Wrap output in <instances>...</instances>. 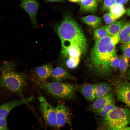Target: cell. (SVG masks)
Returning <instances> with one entry per match:
<instances>
[{
    "label": "cell",
    "instance_id": "3",
    "mask_svg": "<svg viewBox=\"0 0 130 130\" xmlns=\"http://www.w3.org/2000/svg\"><path fill=\"white\" fill-rule=\"evenodd\" d=\"M12 63H5L0 75V87L20 95L26 84L25 76L14 71Z\"/></svg>",
    "mask_w": 130,
    "mask_h": 130
},
{
    "label": "cell",
    "instance_id": "26",
    "mask_svg": "<svg viewBox=\"0 0 130 130\" xmlns=\"http://www.w3.org/2000/svg\"><path fill=\"white\" fill-rule=\"evenodd\" d=\"M121 47L124 54L130 58V43L122 44L121 45Z\"/></svg>",
    "mask_w": 130,
    "mask_h": 130
},
{
    "label": "cell",
    "instance_id": "9",
    "mask_svg": "<svg viewBox=\"0 0 130 130\" xmlns=\"http://www.w3.org/2000/svg\"><path fill=\"white\" fill-rule=\"evenodd\" d=\"M55 109L56 120L55 129L59 130L65 124H70L71 114L67 106L63 104H58Z\"/></svg>",
    "mask_w": 130,
    "mask_h": 130
},
{
    "label": "cell",
    "instance_id": "11",
    "mask_svg": "<svg viewBox=\"0 0 130 130\" xmlns=\"http://www.w3.org/2000/svg\"><path fill=\"white\" fill-rule=\"evenodd\" d=\"M53 82H61L66 79L75 80V78L63 68L59 66L53 68L50 77Z\"/></svg>",
    "mask_w": 130,
    "mask_h": 130
},
{
    "label": "cell",
    "instance_id": "30",
    "mask_svg": "<svg viewBox=\"0 0 130 130\" xmlns=\"http://www.w3.org/2000/svg\"><path fill=\"white\" fill-rule=\"evenodd\" d=\"M47 2H62L64 1L63 0H45Z\"/></svg>",
    "mask_w": 130,
    "mask_h": 130
},
{
    "label": "cell",
    "instance_id": "13",
    "mask_svg": "<svg viewBox=\"0 0 130 130\" xmlns=\"http://www.w3.org/2000/svg\"><path fill=\"white\" fill-rule=\"evenodd\" d=\"M53 68L51 64H47L37 67L35 72L40 82H45L50 77Z\"/></svg>",
    "mask_w": 130,
    "mask_h": 130
},
{
    "label": "cell",
    "instance_id": "8",
    "mask_svg": "<svg viewBox=\"0 0 130 130\" xmlns=\"http://www.w3.org/2000/svg\"><path fill=\"white\" fill-rule=\"evenodd\" d=\"M19 7L23 9L28 14L34 27H38L36 19V14L39 6V3L33 0H20Z\"/></svg>",
    "mask_w": 130,
    "mask_h": 130
},
{
    "label": "cell",
    "instance_id": "21",
    "mask_svg": "<svg viewBox=\"0 0 130 130\" xmlns=\"http://www.w3.org/2000/svg\"><path fill=\"white\" fill-rule=\"evenodd\" d=\"M129 58L124 54L122 55L120 59L118 68L120 76L123 78H125L126 73L128 66Z\"/></svg>",
    "mask_w": 130,
    "mask_h": 130
},
{
    "label": "cell",
    "instance_id": "5",
    "mask_svg": "<svg viewBox=\"0 0 130 130\" xmlns=\"http://www.w3.org/2000/svg\"><path fill=\"white\" fill-rule=\"evenodd\" d=\"M39 86L48 94L55 98L62 99L73 98L75 87L69 83L61 82H40Z\"/></svg>",
    "mask_w": 130,
    "mask_h": 130
},
{
    "label": "cell",
    "instance_id": "35",
    "mask_svg": "<svg viewBox=\"0 0 130 130\" xmlns=\"http://www.w3.org/2000/svg\"><path fill=\"white\" fill-rule=\"evenodd\" d=\"M102 0H98V1L99 2H100Z\"/></svg>",
    "mask_w": 130,
    "mask_h": 130
},
{
    "label": "cell",
    "instance_id": "32",
    "mask_svg": "<svg viewBox=\"0 0 130 130\" xmlns=\"http://www.w3.org/2000/svg\"><path fill=\"white\" fill-rule=\"evenodd\" d=\"M125 13L127 15L130 17V7L126 10Z\"/></svg>",
    "mask_w": 130,
    "mask_h": 130
},
{
    "label": "cell",
    "instance_id": "6",
    "mask_svg": "<svg viewBox=\"0 0 130 130\" xmlns=\"http://www.w3.org/2000/svg\"><path fill=\"white\" fill-rule=\"evenodd\" d=\"M38 99L40 111L46 125L56 129V120L55 108L52 106L43 96H40Z\"/></svg>",
    "mask_w": 130,
    "mask_h": 130
},
{
    "label": "cell",
    "instance_id": "34",
    "mask_svg": "<svg viewBox=\"0 0 130 130\" xmlns=\"http://www.w3.org/2000/svg\"><path fill=\"white\" fill-rule=\"evenodd\" d=\"M70 1L74 2H77L80 1L81 0H69Z\"/></svg>",
    "mask_w": 130,
    "mask_h": 130
},
{
    "label": "cell",
    "instance_id": "19",
    "mask_svg": "<svg viewBox=\"0 0 130 130\" xmlns=\"http://www.w3.org/2000/svg\"><path fill=\"white\" fill-rule=\"evenodd\" d=\"M109 9L112 17L116 21L125 13L126 10L123 5L116 4Z\"/></svg>",
    "mask_w": 130,
    "mask_h": 130
},
{
    "label": "cell",
    "instance_id": "12",
    "mask_svg": "<svg viewBox=\"0 0 130 130\" xmlns=\"http://www.w3.org/2000/svg\"><path fill=\"white\" fill-rule=\"evenodd\" d=\"M114 101V100L113 94L110 93L103 97L97 99L89 106L88 110L95 112Z\"/></svg>",
    "mask_w": 130,
    "mask_h": 130
},
{
    "label": "cell",
    "instance_id": "18",
    "mask_svg": "<svg viewBox=\"0 0 130 130\" xmlns=\"http://www.w3.org/2000/svg\"><path fill=\"white\" fill-rule=\"evenodd\" d=\"M119 41L122 44L130 43V22H126L119 35Z\"/></svg>",
    "mask_w": 130,
    "mask_h": 130
},
{
    "label": "cell",
    "instance_id": "24",
    "mask_svg": "<svg viewBox=\"0 0 130 130\" xmlns=\"http://www.w3.org/2000/svg\"><path fill=\"white\" fill-rule=\"evenodd\" d=\"M116 0H104L102 7L103 11L109 9L116 4Z\"/></svg>",
    "mask_w": 130,
    "mask_h": 130
},
{
    "label": "cell",
    "instance_id": "31",
    "mask_svg": "<svg viewBox=\"0 0 130 130\" xmlns=\"http://www.w3.org/2000/svg\"><path fill=\"white\" fill-rule=\"evenodd\" d=\"M125 78L130 81V70L129 71L127 74H126Z\"/></svg>",
    "mask_w": 130,
    "mask_h": 130
},
{
    "label": "cell",
    "instance_id": "27",
    "mask_svg": "<svg viewBox=\"0 0 130 130\" xmlns=\"http://www.w3.org/2000/svg\"><path fill=\"white\" fill-rule=\"evenodd\" d=\"M103 18L105 22L108 25L114 23L116 21L112 17L109 12L103 15Z\"/></svg>",
    "mask_w": 130,
    "mask_h": 130
},
{
    "label": "cell",
    "instance_id": "17",
    "mask_svg": "<svg viewBox=\"0 0 130 130\" xmlns=\"http://www.w3.org/2000/svg\"><path fill=\"white\" fill-rule=\"evenodd\" d=\"M80 20L83 23L93 28H96L101 24L102 20L100 17L92 15L82 17Z\"/></svg>",
    "mask_w": 130,
    "mask_h": 130
},
{
    "label": "cell",
    "instance_id": "2",
    "mask_svg": "<svg viewBox=\"0 0 130 130\" xmlns=\"http://www.w3.org/2000/svg\"><path fill=\"white\" fill-rule=\"evenodd\" d=\"M119 41V36L109 35L95 41L89 59V67L94 73L101 77L110 74V60L116 55L115 45Z\"/></svg>",
    "mask_w": 130,
    "mask_h": 130
},
{
    "label": "cell",
    "instance_id": "29",
    "mask_svg": "<svg viewBox=\"0 0 130 130\" xmlns=\"http://www.w3.org/2000/svg\"><path fill=\"white\" fill-rule=\"evenodd\" d=\"M129 0H116V4L123 5L126 3Z\"/></svg>",
    "mask_w": 130,
    "mask_h": 130
},
{
    "label": "cell",
    "instance_id": "33",
    "mask_svg": "<svg viewBox=\"0 0 130 130\" xmlns=\"http://www.w3.org/2000/svg\"><path fill=\"white\" fill-rule=\"evenodd\" d=\"M119 130H130V126L126 127Z\"/></svg>",
    "mask_w": 130,
    "mask_h": 130
},
{
    "label": "cell",
    "instance_id": "22",
    "mask_svg": "<svg viewBox=\"0 0 130 130\" xmlns=\"http://www.w3.org/2000/svg\"><path fill=\"white\" fill-rule=\"evenodd\" d=\"M115 101L107 105L101 110L95 112L103 118L106 117L116 107Z\"/></svg>",
    "mask_w": 130,
    "mask_h": 130
},
{
    "label": "cell",
    "instance_id": "23",
    "mask_svg": "<svg viewBox=\"0 0 130 130\" xmlns=\"http://www.w3.org/2000/svg\"><path fill=\"white\" fill-rule=\"evenodd\" d=\"M93 35L95 41L100 40L109 35L104 26H101L95 29L94 31Z\"/></svg>",
    "mask_w": 130,
    "mask_h": 130
},
{
    "label": "cell",
    "instance_id": "37",
    "mask_svg": "<svg viewBox=\"0 0 130 130\" xmlns=\"http://www.w3.org/2000/svg\"><path fill=\"white\" fill-rule=\"evenodd\" d=\"M96 0L97 1V0Z\"/></svg>",
    "mask_w": 130,
    "mask_h": 130
},
{
    "label": "cell",
    "instance_id": "25",
    "mask_svg": "<svg viewBox=\"0 0 130 130\" xmlns=\"http://www.w3.org/2000/svg\"><path fill=\"white\" fill-rule=\"evenodd\" d=\"M120 63V58L116 55L112 57L110 60V65L111 68L118 67Z\"/></svg>",
    "mask_w": 130,
    "mask_h": 130
},
{
    "label": "cell",
    "instance_id": "4",
    "mask_svg": "<svg viewBox=\"0 0 130 130\" xmlns=\"http://www.w3.org/2000/svg\"><path fill=\"white\" fill-rule=\"evenodd\" d=\"M130 124V109L116 107L98 123L96 130H119Z\"/></svg>",
    "mask_w": 130,
    "mask_h": 130
},
{
    "label": "cell",
    "instance_id": "15",
    "mask_svg": "<svg viewBox=\"0 0 130 130\" xmlns=\"http://www.w3.org/2000/svg\"><path fill=\"white\" fill-rule=\"evenodd\" d=\"M124 19H122L110 25L104 26L109 35L119 36L120 32L126 22Z\"/></svg>",
    "mask_w": 130,
    "mask_h": 130
},
{
    "label": "cell",
    "instance_id": "36",
    "mask_svg": "<svg viewBox=\"0 0 130 130\" xmlns=\"http://www.w3.org/2000/svg\"></svg>",
    "mask_w": 130,
    "mask_h": 130
},
{
    "label": "cell",
    "instance_id": "28",
    "mask_svg": "<svg viewBox=\"0 0 130 130\" xmlns=\"http://www.w3.org/2000/svg\"><path fill=\"white\" fill-rule=\"evenodd\" d=\"M0 130H9L6 118H0Z\"/></svg>",
    "mask_w": 130,
    "mask_h": 130
},
{
    "label": "cell",
    "instance_id": "10",
    "mask_svg": "<svg viewBox=\"0 0 130 130\" xmlns=\"http://www.w3.org/2000/svg\"><path fill=\"white\" fill-rule=\"evenodd\" d=\"M35 98L30 96L21 99L14 100L0 105V118H6L10 111L15 107L34 100Z\"/></svg>",
    "mask_w": 130,
    "mask_h": 130
},
{
    "label": "cell",
    "instance_id": "14",
    "mask_svg": "<svg viewBox=\"0 0 130 130\" xmlns=\"http://www.w3.org/2000/svg\"><path fill=\"white\" fill-rule=\"evenodd\" d=\"M78 87V91L88 101L92 102L96 98L94 84H85Z\"/></svg>",
    "mask_w": 130,
    "mask_h": 130
},
{
    "label": "cell",
    "instance_id": "20",
    "mask_svg": "<svg viewBox=\"0 0 130 130\" xmlns=\"http://www.w3.org/2000/svg\"><path fill=\"white\" fill-rule=\"evenodd\" d=\"M80 5V9L86 12H95L97 6L96 0H81Z\"/></svg>",
    "mask_w": 130,
    "mask_h": 130
},
{
    "label": "cell",
    "instance_id": "7",
    "mask_svg": "<svg viewBox=\"0 0 130 130\" xmlns=\"http://www.w3.org/2000/svg\"><path fill=\"white\" fill-rule=\"evenodd\" d=\"M122 78L116 83V94L118 101L130 107V82Z\"/></svg>",
    "mask_w": 130,
    "mask_h": 130
},
{
    "label": "cell",
    "instance_id": "1",
    "mask_svg": "<svg viewBox=\"0 0 130 130\" xmlns=\"http://www.w3.org/2000/svg\"><path fill=\"white\" fill-rule=\"evenodd\" d=\"M54 27L61 39L62 55L66 59L80 61L88 46L87 40L80 26L70 16L66 15L60 24Z\"/></svg>",
    "mask_w": 130,
    "mask_h": 130
},
{
    "label": "cell",
    "instance_id": "16",
    "mask_svg": "<svg viewBox=\"0 0 130 130\" xmlns=\"http://www.w3.org/2000/svg\"><path fill=\"white\" fill-rule=\"evenodd\" d=\"M96 98L103 97L110 93L111 89V85L105 82L94 84Z\"/></svg>",
    "mask_w": 130,
    "mask_h": 130
}]
</instances>
